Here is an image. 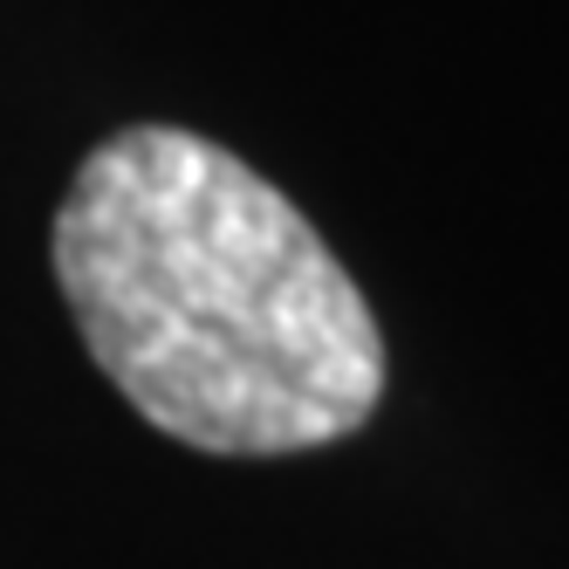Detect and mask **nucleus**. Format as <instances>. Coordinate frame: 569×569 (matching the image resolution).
<instances>
[{
	"label": "nucleus",
	"instance_id": "1",
	"mask_svg": "<svg viewBox=\"0 0 569 569\" xmlns=\"http://www.w3.org/2000/svg\"><path fill=\"white\" fill-rule=\"evenodd\" d=\"M56 281L103 378L199 453L337 446L385 398V330L330 240L227 144L131 124L56 213Z\"/></svg>",
	"mask_w": 569,
	"mask_h": 569
}]
</instances>
